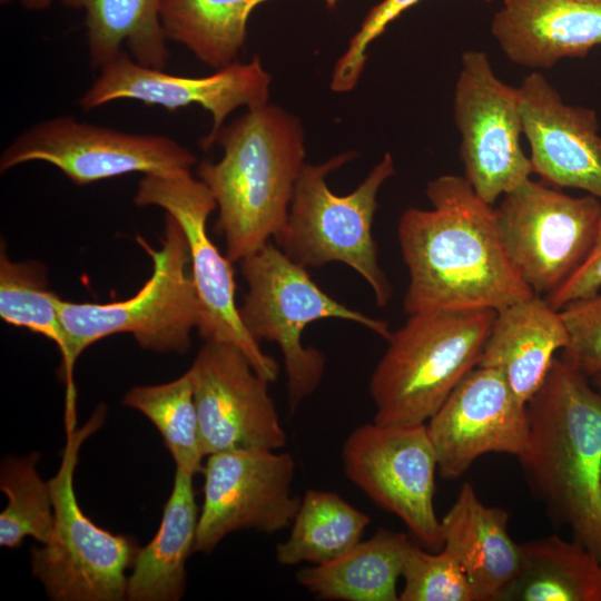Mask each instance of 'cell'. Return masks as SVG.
Instances as JSON below:
<instances>
[{
    "mask_svg": "<svg viewBox=\"0 0 601 601\" xmlns=\"http://www.w3.org/2000/svg\"><path fill=\"white\" fill-rule=\"evenodd\" d=\"M354 157L355 152L348 151L323 164L304 165L285 225L274 239L305 268L331 263L351 267L371 287L376 305L385 307L393 288L380 265L372 226L378 190L394 176V161L386 152L352 193L339 196L329 189L326 177Z\"/></svg>",
    "mask_w": 601,
    "mask_h": 601,
    "instance_id": "6",
    "label": "cell"
},
{
    "mask_svg": "<svg viewBox=\"0 0 601 601\" xmlns=\"http://www.w3.org/2000/svg\"><path fill=\"white\" fill-rule=\"evenodd\" d=\"M518 88L533 173L550 186L580 189L601 200L597 112L565 104L539 71L526 76Z\"/></svg>",
    "mask_w": 601,
    "mask_h": 601,
    "instance_id": "18",
    "label": "cell"
},
{
    "mask_svg": "<svg viewBox=\"0 0 601 601\" xmlns=\"http://www.w3.org/2000/svg\"><path fill=\"white\" fill-rule=\"evenodd\" d=\"M593 387L601 393V372L589 378Z\"/></svg>",
    "mask_w": 601,
    "mask_h": 601,
    "instance_id": "36",
    "label": "cell"
},
{
    "mask_svg": "<svg viewBox=\"0 0 601 601\" xmlns=\"http://www.w3.org/2000/svg\"><path fill=\"white\" fill-rule=\"evenodd\" d=\"M420 1L382 0L368 11L358 31L349 40L346 51L335 63L331 80L333 91L347 92L354 89L367 59V47L385 31L391 22Z\"/></svg>",
    "mask_w": 601,
    "mask_h": 601,
    "instance_id": "33",
    "label": "cell"
},
{
    "mask_svg": "<svg viewBox=\"0 0 601 601\" xmlns=\"http://www.w3.org/2000/svg\"><path fill=\"white\" fill-rule=\"evenodd\" d=\"M526 408L518 456L525 480L549 514L601 562V393L555 357Z\"/></svg>",
    "mask_w": 601,
    "mask_h": 601,
    "instance_id": "2",
    "label": "cell"
},
{
    "mask_svg": "<svg viewBox=\"0 0 601 601\" xmlns=\"http://www.w3.org/2000/svg\"><path fill=\"white\" fill-rule=\"evenodd\" d=\"M53 0H19V3L22 8L27 10H45L51 6Z\"/></svg>",
    "mask_w": 601,
    "mask_h": 601,
    "instance_id": "35",
    "label": "cell"
},
{
    "mask_svg": "<svg viewBox=\"0 0 601 601\" xmlns=\"http://www.w3.org/2000/svg\"><path fill=\"white\" fill-rule=\"evenodd\" d=\"M122 404L142 413L159 431L176 469L196 474L205 457L189 373L164 384L135 386Z\"/></svg>",
    "mask_w": 601,
    "mask_h": 601,
    "instance_id": "28",
    "label": "cell"
},
{
    "mask_svg": "<svg viewBox=\"0 0 601 601\" xmlns=\"http://www.w3.org/2000/svg\"><path fill=\"white\" fill-rule=\"evenodd\" d=\"M411 539L380 528L339 558L303 568L297 582L318 599L337 601H397V581Z\"/></svg>",
    "mask_w": 601,
    "mask_h": 601,
    "instance_id": "23",
    "label": "cell"
},
{
    "mask_svg": "<svg viewBox=\"0 0 601 601\" xmlns=\"http://www.w3.org/2000/svg\"><path fill=\"white\" fill-rule=\"evenodd\" d=\"M425 424L440 475L455 480L484 454L518 457L526 441L529 420L526 404L516 397L504 375L475 366Z\"/></svg>",
    "mask_w": 601,
    "mask_h": 601,
    "instance_id": "17",
    "label": "cell"
},
{
    "mask_svg": "<svg viewBox=\"0 0 601 601\" xmlns=\"http://www.w3.org/2000/svg\"><path fill=\"white\" fill-rule=\"evenodd\" d=\"M239 264L247 284L239 307L242 321L258 343L274 342L279 347L287 377L289 412L296 411L317 390L325 373V354L302 342L308 324L337 318L358 324L385 341L392 333L386 321L352 309L325 293L307 268L292 260L270 240Z\"/></svg>",
    "mask_w": 601,
    "mask_h": 601,
    "instance_id": "7",
    "label": "cell"
},
{
    "mask_svg": "<svg viewBox=\"0 0 601 601\" xmlns=\"http://www.w3.org/2000/svg\"><path fill=\"white\" fill-rule=\"evenodd\" d=\"M136 242L152 262V273L131 297L105 304L58 299L67 351L62 357L67 405L75 406L72 371L80 354L105 337L130 333L146 349L185 353L197 328L199 305L191 274L186 236L178 221L166 214L160 248L141 236Z\"/></svg>",
    "mask_w": 601,
    "mask_h": 601,
    "instance_id": "5",
    "label": "cell"
},
{
    "mask_svg": "<svg viewBox=\"0 0 601 601\" xmlns=\"http://www.w3.org/2000/svg\"><path fill=\"white\" fill-rule=\"evenodd\" d=\"M371 518L333 491L309 489L302 497L288 538L276 546L283 565L331 562L357 544Z\"/></svg>",
    "mask_w": 601,
    "mask_h": 601,
    "instance_id": "27",
    "label": "cell"
},
{
    "mask_svg": "<svg viewBox=\"0 0 601 601\" xmlns=\"http://www.w3.org/2000/svg\"><path fill=\"white\" fill-rule=\"evenodd\" d=\"M194 474L176 469L171 493L154 539L140 548L128 577L130 601H177L185 591L186 561L195 552L198 506Z\"/></svg>",
    "mask_w": 601,
    "mask_h": 601,
    "instance_id": "22",
    "label": "cell"
},
{
    "mask_svg": "<svg viewBox=\"0 0 601 601\" xmlns=\"http://www.w3.org/2000/svg\"><path fill=\"white\" fill-rule=\"evenodd\" d=\"M85 12L90 63L101 69L126 45L139 65L164 69L169 58L161 0H61Z\"/></svg>",
    "mask_w": 601,
    "mask_h": 601,
    "instance_id": "24",
    "label": "cell"
},
{
    "mask_svg": "<svg viewBox=\"0 0 601 601\" xmlns=\"http://www.w3.org/2000/svg\"><path fill=\"white\" fill-rule=\"evenodd\" d=\"M431 209L411 207L397 225L408 272L407 315L432 311H497L534 295L502 243L495 208L464 177L426 186Z\"/></svg>",
    "mask_w": 601,
    "mask_h": 601,
    "instance_id": "1",
    "label": "cell"
},
{
    "mask_svg": "<svg viewBox=\"0 0 601 601\" xmlns=\"http://www.w3.org/2000/svg\"><path fill=\"white\" fill-rule=\"evenodd\" d=\"M504 248L534 294L559 289L589 256L601 200L573 197L531 178L503 195L495 208Z\"/></svg>",
    "mask_w": 601,
    "mask_h": 601,
    "instance_id": "10",
    "label": "cell"
},
{
    "mask_svg": "<svg viewBox=\"0 0 601 601\" xmlns=\"http://www.w3.org/2000/svg\"><path fill=\"white\" fill-rule=\"evenodd\" d=\"M601 288V217L594 244L581 267L559 289L545 296L560 311L568 303L590 296Z\"/></svg>",
    "mask_w": 601,
    "mask_h": 601,
    "instance_id": "34",
    "label": "cell"
},
{
    "mask_svg": "<svg viewBox=\"0 0 601 601\" xmlns=\"http://www.w3.org/2000/svg\"><path fill=\"white\" fill-rule=\"evenodd\" d=\"M347 479L393 513L427 549L441 550V520L434 508L437 460L426 424L374 422L354 428L343 443Z\"/></svg>",
    "mask_w": 601,
    "mask_h": 601,
    "instance_id": "11",
    "label": "cell"
},
{
    "mask_svg": "<svg viewBox=\"0 0 601 601\" xmlns=\"http://www.w3.org/2000/svg\"><path fill=\"white\" fill-rule=\"evenodd\" d=\"M39 453L9 456L1 464L0 489L8 504L0 514V545L16 549L27 536L46 543L53 528V503L49 482L36 470Z\"/></svg>",
    "mask_w": 601,
    "mask_h": 601,
    "instance_id": "29",
    "label": "cell"
},
{
    "mask_svg": "<svg viewBox=\"0 0 601 601\" xmlns=\"http://www.w3.org/2000/svg\"><path fill=\"white\" fill-rule=\"evenodd\" d=\"M491 32L512 62L549 69L601 45V0H504Z\"/></svg>",
    "mask_w": 601,
    "mask_h": 601,
    "instance_id": "19",
    "label": "cell"
},
{
    "mask_svg": "<svg viewBox=\"0 0 601 601\" xmlns=\"http://www.w3.org/2000/svg\"><path fill=\"white\" fill-rule=\"evenodd\" d=\"M59 296L47 285L46 270L37 262H12L3 247L0 254V317L9 325L27 328L50 339L61 357L66 335L58 311Z\"/></svg>",
    "mask_w": 601,
    "mask_h": 601,
    "instance_id": "30",
    "label": "cell"
},
{
    "mask_svg": "<svg viewBox=\"0 0 601 601\" xmlns=\"http://www.w3.org/2000/svg\"><path fill=\"white\" fill-rule=\"evenodd\" d=\"M495 312L432 311L408 315L391 333L370 380L374 422L425 424L477 366Z\"/></svg>",
    "mask_w": 601,
    "mask_h": 601,
    "instance_id": "4",
    "label": "cell"
},
{
    "mask_svg": "<svg viewBox=\"0 0 601 601\" xmlns=\"http://www.w3.org/2000/svg\"><path fill=\"white\" fill-rule=\"evenodd\" d=\"M2 4H7L10 0H0Z\"/></svg>",
    "mask_w": 601,
    "mask_h": 601,
    "instance_id": "38",
    "label": "cell"
},
{
    "mask_svg": "<svg viewBox=\"0 0 601 601\" xmlns=\"http://www.w3.org/2000/svg\"><path fill=\"white\" fill-rule=\"evenodd\" d=\"M568 341L560 311L534 294L495 312L477 366L500 371L516 397L526 404L543 384L555 353Z\"/></svg>",
    "mask_w": 601,
    "mask_h": 601,
    "instance_id": "20",
    "label": "cell"
},
{
    "mask_svg": "<svg viewBox=\"0 0 601 601\" xmlns=\"http://www.w3.org/2000/svg\"><path fill=\"white\" fill-rule=\"evenodd\" d=\"M569 341L561 359L588 378L601 372V288L560 309Z\"/></svg>",
    "mask_w": 601,
    "mask_h": 601,
    "instance_id": "32",
    "label": "cell"
},
{
    "mask_svg": "<svg viewBox=\"0 0 601 601\" xmlns=\"http://www.w3.org/2000/svg\"><path fill=\"white\" fill-rule=\"evenodd\" d=\"M105 408H96L80 428L69 434L57 474L49 480L53 503L50 539L31 552L33 575L56 601H120L126 598V570L139 546L134 538L95 524L79 506L73 477L81 444L104 423Z\"/></svg>",
    "mask_w": 601,
    "mask_h": 601,
    "instance_id": "8",
    "label": "cell"
},
{
    "mask_svg": "<svg viewBox=\"0 0 601 601\" xmlns=\"http://www.w3.org/2000/svg\"><path fill=\"white\" fill-rule=\"evenodd\" d=\"M441 520L443 546L467 577L476 601H502L521 564L520 544L510 536L509 513L485 505L464 483Z\"/></svg>",
    "mask_w": 601,
    "mask_h": 601,
    "instance_id": "21",
    "label": "cell"
},
{
    "mask_svg": "<svg viewBox=\"0 0 601 601\" xmlns=\"http://www.w3.org/2000/svg\"><path fill=\"white\" fill-rule=\"evenodd\" d=\"M269 0H161L167 40L183 45L216 69L236 61L253 10Z\"/></svg>",
    "mask_w": 601,
    "mask_h": 601,
    "instance_id": "26",
    "label": "cell"
},
{
    "mask_svg": "<svg viewBox=\"0 0 601 601\" xmlns=\"http://www.w3.org/2000/svg\"><path fill=\"white\" fill-rule=\"evenodd\" d=\"M189 373L205 456L244 450H280L287 434L268 382L236 346L205 342Z\"/></svg>",
    "mask_w": 601,
    "mask_h": 601,
    "instance_id": "15",
    "label": "cell"
},
{
    "mask_svg": "<svg viewBox=\"0 0 601 601\" xmlns=\"http://www.w3.org/2000/svg\"><path fill=\"white\" fill-rule=\"evenodd\" d=\"M270 80L258 56L247 63L235 61L213 75L185 77L139 65L121 51L100 69L99 77L77 104L83 111L118 99L161 106L169 111L199 105L211 114L213 119L209 134L199 141L207 150L214 145L227 116L236 108L252 109L267 104Z\"/></svg>",
    "mask_w": 601,
    "mask_h": 601,
    "instance_id": "16",
    "label": "cell"
},
{
    "mask_svg": "<svg viewBox=\"0 0 601 601\" xmlns=\"http://www.w3.org/2000/svg\"><path fill=\"white\" fill-rule=\"evenodd\" d=\"M453 110L464 178L481 199L493 205L533 174L520 140L519 88L495 76L485 52L467 50L461 59Z\"/></svg>",
    "mask_w": 601,
    "mask_h": 601,
    "instance_id": "12",
    "label": "cell"
},
{
    "mask_svg": "<svg viewBox=\"0 0 601 601\" xmlns=\"http://www.w3.org/2000/svg\"><path fill=\"white\" fill-rule=\"evenodd\" d=\"M401 578L400 601H476L460 562L444 546L428 552L411 541Z\"/></svg>",
    "mask_w": 601,
    "mask_h": 601,
    "instance_id": "31",
    "label": "cell"
},
{
    "mask_svg": "<svg viewBox=\"0 0 601 601\" xmlns=\"http://www.w3.org/2000/svg\"><path fill=\"white\" fill-rule=\"evenodd\" d=\"M215 142L224 149L221 159L201 161L197 175L216 200L215 229L235 263L285 225L305 165L304 132L298 118L267 102L221 127Z\"/></svg>",
    "mask_w": 601,
    "mask_h": 601,
    "instance_id": "3",
    "label": "cell"
},
{
    "mask_svg": "<svg viewBox=\"0 0 601 601\" xmlns=\"http://www.w3.org/2000/svg\"><path fill=\"white\" fill-rule=\"evenodd\" d=\"M327 8L333 9L336 7L338 0H324Z\"/></svg>",
    "mask_w": 601,
    "mask_h": 601,
    "instance_id": "37",
    "label": "cell"
},
{
    "mask_svg": "<svg viewBox=\"0 0 601 601\" xmlns=\"http://www.w3.org/2000/svg\"><path fill=\"white\" fill-rule=\"evenodd\" d=\"M134 201L139 207H160L178 221L186 236L199 305V336L204 342L236 346L257 373L275 382L278 363L245 327L236 305L231 262L220 254L207 233L208 217L217 204L205 183L194 178L189 169L148 174L140 179Z\"/></svg>",
    "mask_w": 601,
    "mask_h": 601,
    "instance_id": "9",
    "label": "cell"
},
{
    "mask_svg": "<svg viewBox=\"0 0 601 601\" xmlns=\"http://www.w3.org/2000/svg\"><path fill=\"white\" fill-rule=\"evenodd\" d=\"M204 502L195 552L210 553L234 531L273 534L290 526L302 497L293 493L292 454L267 449L214 453L203 466Z\"/></svg>",
    "mask_w": 601,
    "mask_h": 601,
    "instance_id": "14",
    "label": "cell"
},
{
    "mask_svg": "<svg viewBox=\"0 0 601 601\" xmlns=\"http://www.w3.org/2000/svg\"><path fill=\"white\" fill-rule=\"evenodd\" d=\"M519 573L502 601H601V562L558 535L520 544Z\"/></svg>",
    "mask_w": 601,
    "mask_h": 601,
    "instance_id": "25",
    "label": "cell"
},
{
    "mask_svg": "<svg viewBox=\"0 0 601 601\" xmlns=\"http://www.w3.org/2000/svg\"><path fill=\"white\" fill-rule=\"evenodd\" d=\"M36 160L57 167L79 186L132 173L190 169L197 161L170 137L129 134L70 116L42 120L24 130L1 154L0 170Z\"/></svg>",
    "mask_w": 601,
    "mask_h": 601,
    "instance_id": "13",
    "label": "cell"
}]
</instances>
